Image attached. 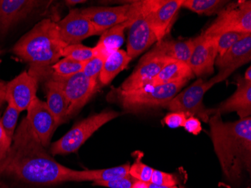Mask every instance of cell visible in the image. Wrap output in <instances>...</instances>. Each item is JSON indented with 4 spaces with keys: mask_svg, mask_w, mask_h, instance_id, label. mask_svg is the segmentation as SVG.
<instances>
[{
    "mask_svg": "<svg viewBox=\"0 0 251 188\" xmlns=\"http://www.w3.org/2000/svg\"><path fill=\"white\" fill-rule=\"evenodd\" d=\"M7 103L8 106L2 118L0 119V124L7 136L12 140L16 131V126L21 111L11 101H7Z\"/></svg>",
    "mask_w": 251,
    "mask_h": 188,
    "instance_id": "obj_28",
    "label": "cell"
},
{
    "mask_svg": "<svg viewBox=\"0 0 251 188\" xmlns=\"http://www.w3.org/2000/svg\"><path fill=\"white\" fill-rule=\"evenodd\" d=\"M85 1L84 0H67L66 3V5H70V6H73V5H77L79 3H84Z\"/></svg>",
    "mask_w": 251,
    "mask_h": 188,
    "instance_id": "obj_40",
    "label": "cell"
},
{
    "mask_svg": "<svg viewBox=\"0 0 251 188\" xmlns=\"http://www.w3.org/2000/svg\"><path fill=\"white\" fill-rule=\"evenodd\" d=\"M37 80L23 72L6 84V102L11 101L20 111L27 110L36 97Z\"/></svg>",
    "mask_w": 251,
    "mask_h": 188,
    "instance_id": "obj_18",
    "label": "cell"
},
{
    "mask_svg": "<svg viewBox=\"0 0 251 188\" xmlns=\"http://www.w3.org/2000/svg\"><path fill=\"white\" fill-rule=\"evenodd\" d=\"M183 127H184L186 131L195 135H199L202 130L201 122L195 117H187Z\"/></svg>",
    "mask_w": 251,
    "mask_h": 188,
    "instance_id": "obj_37",
    "label": "cell"
},
{
    "mask_svg": "<svg viewBox=\"0 0 251 188\" xmlns=\"http://www.w3.org/2000/svg\"><path fill=\"white\" fill-rule=\"evenodd\" d=\"M251 60V33H250L234 44L222 56L217 57L215 65L220 70L218 76L224 81L235 70L250 63Z\"/></svg>",
    "mask_w": 251,
    "mask_h": 188,
    "instance_id": "obj_15",
    "label": "cell"
},
{
    "mask_svg": "<svg viewBox=\"0 0 251 188\" xmlns=\"http://www.w3.org/2000/svg\"><path fill=\"white\" fill-rule=\"evenodd\" d=\"M219 82L221 81L217 76L208 81L199 79L190 87L177 93L165 108L172 112H183L187 117H197L204 122L208 123L210 117L215 113V111L204 107L203 97L209 89Z\"/></svg>",
    "mask_w": 251,
    "mask_h": 188,
    "instance_id": "obj_6",
    "label": "cell"
},
{
    "mask_svg": "<svg viewBox=\"0 0 251 188\" xmlns=\"http://www.w3.org/2000/svg\"><path fill=\"white\" fill-rule=\"evenodd\" d=\"M72 169L55 161L33 132L26 117L12 138L8 157L0 166V176L29 185L68 182Z\"/></svg>",
    "mask_w": 251,
    "mask_h": 188,
    "instance_id": "obj_1",
    "label": "cell"
},
{
    "mask_svg": "<svg viewBox=\"0 0 251 188\" xmlns=\"http://www.w3.org/2000/svg\"><path fill=\"white\" fill-rule=\"evenodd\" d=\"M150 183L160 186H176L177 180L173 174L153 169Z\"/></svg>",
    "mask_w": 251,
    "mask_h": 188,
    "instance_id": "obj_33",
    "label": "cell"
},
{
    "mask_svg": "<svg viewBox=\"0 0 251 188\" xmlns=\"http://www.w3.org/2000/svg\"><path fill=\"white\" fill-rule=\"evenodd\" d=\"M62 40L67 45L79 44L90 36L98 35L92 24L81 9H71L61 21L56 22Z\"/></svg>",
    "mask_w": 251,
    "mask_h": 188,
    "instance_id": "obj_14",
    "label": "cell"
},
{
    "mask_svg": "<svg viewBox=\"0 0 251 188\" xmlns=\"http://www.w3.org/2000/svg\"><path fill=\"white\" fill-rule=\"evenodd\" d=\"M6 84L5 82L0 81V107L6 102Z\"/></svg>",
    "mask_w": 251,
    "mask_h": 188,
    "instance_id": "obj_38",
    "label": "cell"
},
{
    "mask_svg": "<svg viewBox=\"0 0 251 188\" xmlns=\"http://www.w3.org/2000/svg\"><path fill=\"white\" fill-rule=\"evenodd\" d=\"M130 165L129 162L122 166L108 169H95V170H74L72 169L69 175L68 182H99L111 181L122 179L129 175Z\"/></svg>",
    "mask_w": 251,
    "mask_h": 188,
    "instance_id": "obj_21",
    "label": "cell"
},
{
    "mask_svg": "<svg viewBox=\"0 0 251 188\" xmlns=\"http://www.w3.org/2000/svg\"><path fill=\"white\" fill-rule=\"evenodd\" d=\"M236 85L235 93L229 98L223 102L214 111L221 114L235 111L238 113L240 119H244L251 117V81L238 76L236 78Z\"/></svg>",
    "mask_w": 251,
    "mask_h": 188,
    "instance_id": "obj_19",
    "label": "cell"
},
{
    "mask_svg": "<svg viewBox=\"0 0 251 188\" xmlns=\"http://www.w3.org/2000/svg\"><path fill=\"white\" fill-rule=\"evenodd\" d=\"M227 2L228 1L222 0H183L181 8L199 15H212L218 13Z\"/></svg>",
    "mask_w": 251,
    "mask_h": 188,
    "instance_id": "obj_26",
    "label": "cell"
},
{
    "mask_svg": "<svg viewBox=\"0 0 251 188\" xmlns=\"http://www.w3.org/2000/svg\"><path fill=\"white\" fill-rule=\"evenodd\" d=\"M182 2L183 0H150L148 19L157 42L170 32Z\"/></svg>",
    "mask_w": 251,
    "mask_h": 188,
    "instance_id": "obj_12",
    "label": "cell"
},
{
    "mask_svg": "<svg viewBox=\"0 0 251 188\" xmlns=\"http://www.w3.org/2000/svg\"><path fill=\"white\" fill-rule=\"evenodd\" d=\"M105 60L94 55L90 60L86 62L82 73L90 79H97L103 67Z\"/></svg>",
    "mask_w": 251,
    "mask_h": 188,
    "instance_id": "obj_32",
    "label": "cell"
},
{
    "mask_svg": "<svg viewBox=\"0 0 251 188\" xmlns=\"http://www.w3.org/2000/svg\"></svg>",
    "mask_w": 251,
    "mask_h": 188,
    "instance_id": "obj_43",
    "label": "cell"
},
{
    "mask_svg": "<svg viewBox=\"0 0 251 188\" xmlns=\"http://www.w3.org/2000/svg\"><path fill=\"white\" fill-rule=\"evenodd\" d=\"M193 77L194 74L187 63L173 60L167 63L148 85L171 84L182 81H189Z\"/></svg>",
    "mask_w": 251,
    "mask_h": 188,
    "instance_id": "obj_23",
    "label": "cell"
},
{
    "mask_svg": "<svg viewBox=\"0 0 251 188\" xmlns=\"http://www.w3.org/2000/svg\"><path fill=\"white\" fill-rule=\"evenodd\" d=\"M210 136L224 176L231 182L251 170V117L224 122L221 114L210 117Z\"/></svg>",
    "mask_w": 251,
    "mask_h": 188,
    "instance_id": "obj_2",
    "label": "cell"
},
{
    "mask_svg": "<svg viewBox=\"0 0 251 188\" xmlns=\"http://www.w3.org/2000/svg\"><path fill=\"white\" fill-rule=\"evenodd\" d=\"M148 188H178L176 186L168 187L160 186V185H153V184L148 183Z\"/></svg>",
    "mask_w": 251,
    "mask_h": 188,
    "instance_id": "obj_41",
    "label": "cell"
},
{
    "mask_svg": "<svg viewBox=\"0 0 251 188\" xmlns=\"http://www.w3.org/2000/svg\"><path fill=\"white\" fill-rule=\"evenodd\" d=\"M131 188H148V183L136 180Z\"/></svg>",
    "mask_w": 251,
    "mask_h": 188,
    "instance_id": "obj_39",
    "label": "cell"
},
{
    "mask_svg": "<svg viewBox=\"0 0 251 188\" xmlns=\"http://www.w3.org/2000/svg\"><path fill=\"white\" fill-rule=\"evenodd\" d=\"M247 34L243 32H228L221 34L217 36V49H218V56H222L231 47L236 43L238 41L246 36Z\"/></svg>",
    "mask_w": 251,
    "mask_h": 188,
    "instance_id": "obj_30",
    "label": "cell"
},
{
    "mask_svg": "<svg viewBox=\"0 0 251 188\" xmlns=\"http://www.w3.org/2000/svg\"><path fill=\"white\" fill-rule=\"evenodd\" d=\"M130 25V19L128 18L127 21L110 28L101 34L98 43L94 48V55L105 60L111 54L120 50L124 42V31Z\"/></svg>",
    "mask_w": 251,
    "mask_h": 188,
    "instance_id": "obj_20",
    "label": "cell"
},
{
    "mask_svg": "<svg viewBox=\"0 0 251 188\" xmlns=\"http://www.w3.org/2000/svg\"><path fill=\"white\" fill-rule=\"evenodd\" d=\"M193 39L194 46L187 64L194 76L201 77L213 74L218 57L216 37H208L201 33Z\"/></svg>",
    "mask_w": 251,
    "mask_h": 188,
    "instance_id": "obj_11",
    "label": "cell"
},
{
    "mask_svg": "<svg viewBox=\"0 0 251 188\" xmlns=\"http://www.w3.org/2000/svg\"><path fill=\"white\" fill-rule=\"evenodd\" d=\"M120 114L119 112L114 111H101L79 121L62 138L52 144L50 153L54 156L75 153L100 127L115 119Z\"/></svg>",
    "mask_w": 251,
    "mask_h": 188,
    "instance_id": "obj_5",
    "label": "cell"
},
{
    "mask_svg": "<svg viewBox=\"0 0 251 188\" xmlns=\"http://www.w3.org/2000/svg\"><path fill=\"white\" fill-rule=\"evenodd\" d=\"M26 118L33 132L45 148L50 145V139L59 127L47 103L37 97L28 107Z\"/></svg>",
    "mask_w": 251,
    "mask_h": 188,
    "instance_id": "obj_13",
    "label": "cell"
},
{
    "mask_svg": "<svg viewBox=\"0 0 251 188\" xmlns=\"http://www.w3.org/2000/svg\"><path fill=\"white\" fill-rule=\"evenodd\" d=\"M188 81L162 84L146 85L129 92H120L113 88L108 100L115 102L126 112L136 113L151 108L165 107L173 100Z\"/></svg>",
    "mask_w": 251,
    "mask_h": 188,
    "instance_id": "obj_4",
    "label": "cell"
},
{
    "mask_svg": "<svg viewBox=\"0 0 251 188\" xmlns=\"http://www.w3.org/2000/svg\"><path fill=\"white\" fill-rule=\"evenodd\" d=\"M85 63L75 61L70 58L64 57L51 66V74L57 77H70L73 75L81 73Z\"/></svg>",
    "mask_w": 251,
    "mask_h": 188,
    "instance_id": "obj_27",
    "label": "cell"
},
{
    "mask_svg": "<svg viewBox=\"0 0 251 188\" xmlns=\"http://www.w3.org/2000/svg\"><path fill=\"white\" fill-rule=\"evenodd\" d=\"M149 8L150 0L134 1L130 3L129 18L131 25L126 53L132 60L157 42L148 19Z\"/></svg>",
    "mask_w": 251,
    "mask_h": 188,
    "instance_id": "obj_7",
    "label": "cell"
},
{
    "mask_svg": "<svg viewBox=\"0 0 251 188\" xmlns=\"http://www.w3.org/2000/svg\"><path fill=\"white\" fill-rule=\"evenodd\" d=\"M67 46L59 34L56 22L44 19L15 44L12 52L30 65L29 74L36 80L60 60Z\"/></svg>",
    "mask_w": 251,
    "mask_h": 188,
    "instance_id": "obj_3",
    "label": "cell"
},
{
    "mask_svg": "<svg viewBox=\"0 0 251 188\" xmlns=\"http://www.w3.org/2000/svg\"><path fill=\"white\" fill-rule=\"evenodd\" d=\"M218 18L203 32L208 37H217L228 32L251 33V2L242 0L226 4Z\"/></svg>",
    "mask_w": 251,
    "mask_h": 188,
    "instance_id": "obj_8",
    "label": "cell"
},
{
    "mask_svg": "<svg viewBox=\"0 0 251 188\" xmlns=\"http://www.w3.org/2000/svg\"><path fill=\"white\" fill-rule=\"evenodd\" d=\"M135 181L136 179H134L130 175H128L122 179H115V180L94 182L93 185L108 188H131Z\"/></svg>",
    "mask_w": 251,
    "mask_h": 188,
    "instance_id": "obj_34",
    "label": "cell"
},
{
    "mask_svg": "<svg viewBox=\"0 0 251 188\" xmlns=\"http://www.w3.org/2000/svg\"><path fill=\"white\" fill-rule=\"evenodd\" d=\"M153 172V168L143 163L141 161V158H137L136 161L132 165H130L129 174L136 180L150 183Z\"/></svg>",
    "mask_w": 251,
    "mask_h": 188,
    "instance_id": "obj_31",
    "label": "cell"
},
{
    "mask_svg": "<svg viewBox=\"0 0 251 188\" xmlns=\"http://www.w3.org/2000/svg\"><path fill=\"white\" fill-rule=\"evenodd\" d=\"M187 118V115L184 113L176 111L166 114L163 119V122L170 128L176 129L184 127Z\"/></svg>",
    "mask_w": 251,
    "mask_h": 188,
    "instance_id": "obj_35",
    "label": "cell"
},
{
    "mask_svg": "<svg viewBox=\"0 0 251 188\" xmlns=\"http://www.w3.org/2000/svg\"><path fill=\"white\" fill-rule=\"evenodd\" d=\"M131 60L132 58L129 57L126 51L120 49L111 54L105 60L99 76L100 82L104 85H108L121 72L127 67Z\"/></svg>",
    "mask_w": 251,
    "mask_h": 188,
    "instance_id": "obj_24",
    "label": "cell"
},
{
    "mask_svg": "<svg viewBox=\"0 0 251 188\" xmlns=\"http://www.w3.org/2000/svg\"><path fill=\"white\" fill-rule=\"evenodd\" d=\"M130 3L115 7H91L81 9L91 22L98 35L127 21Z\"/></svg>",
    "mask_w": 251,
    "mask_h": 188,
    "instance_id": "obj_16",
    "label": "cell"
},
{
    "mask_svg": "<svg viewBox=\"0 0 251 188\" xmlns=\"http://www.w3.org/2000/svg\"><path fill=\"white\" fill-rule=\"evenodd\" d=\"M194 46V39L185 41L163 40L156 42V48L165 56L176 61L187 63Z\"/></svg>",
    "mask_w": 251,
    "mask_h": 188,
    "instance_id": "obj_25",
    "label": "cell"
},
{
    "mask_svg": "<svg viewBox=\"0 0 251 188\" xmlns=\"http://www.w3.org/2000/svg\"><path fill=\"white\" fill-rule=\"evenodd\" d=\"M51 77L58 82L69 104V118L77 114L90 101L98 90L97 79H90L84 73H77L70 77Z\"/></svg>",
    "mask_w": 251,
    "mask_h": 188,
    "instance_id": "obj_9",
    "label": "cell"
},
{
    "mask_svg": "<svg viewBox=\"0 0 251 188\" xmlns=\"http://www.w3.org/2000/svg\"><path fill=\"white\" fill-rule=\"evenodd\" d=\"M173 61L154 47L151 52L142 56L132 74L123 82L117 90L129 92L148 85L162 69L169 62Z\"/></svg>",
    "mask_w": 251,
    "mask_h": 188,
    "instance_id": "obj_10",
    "label": "cell"
},
{
    "mask_svg": "<svg viewBox=\"0 0 251 188\" xmlns=\"http://www.w3.org/2000/svg\"><path fill=\"white\" fill-rule=\"evenodd\" d=\"M47 2L39 0H0V34L7 33L14 25Z\"/></svg>",
    "mask_w": 251,
    "mask_h": 188,
    "instance_id": "obj_17",
    "label": "cell"
},
{
    "mask_svg": "<svg viewBox=\"0 0 251 188\" xmlns=\"http://www.w3.org/2000/svg\"><path fill=\"white\" fill-rule=\"evenodd\" d=\"M47 88V103L49 109L54 116L56 122L60 126L70 119L69 118V104L63 90L58 82L50 76L46 82Z\"/></svg>",
    "mask_w": 251,
    "mask_h": 188,
    "instance_id": "obj_22",
    "label": "cell"
},
{
    "mask_svg": "<svg viewBox=\"0 0 251 188\" xmlns=\"http://www.w3.org/2000/svg\"><path fill=\"white\" fill-rule=\"evenodd\" d=\"M244 79L247 81H251V67L249 66L248 69H247L246 72L245 73V76H244Z\"/></svg>",
    "mask_w": 251,
    "mask_h": 188,
    "instance_id": "obj_42",
    "label": "cell"
},
{
    "mask_svg": "<svg viewBox=\"0 0 251 188\" xmlns=\"http://www.w3.org/2000/svg\"><path fill=\"white\" fill-rule=\"evenodd\" d=\"M11 143L12 140L7 136L2 125L0 124V166H2L8 157V153L11 149Z\"/></svg>",
    "mask_w": 251,
    "mask_h": 188,
    "instance_id": "obj_36",
    "label": "cell"
},
{
    "mask_svg": "<svg viewBox=\"0 0 251 188\" xmlns=\"http://www.w3.org/2000/svg\"><path fill=\"white\" fill-rule=\"evenodd\" d=\"M94 56V48L85 46L81 43L67 45L62 53V56L70 58L81 63H86Z\"/></svg>",
    "mask_w": 251,
    "mask_h": 188,
    "instance_id": "obj_29",
    "label": "cell"
}]
</instances>
